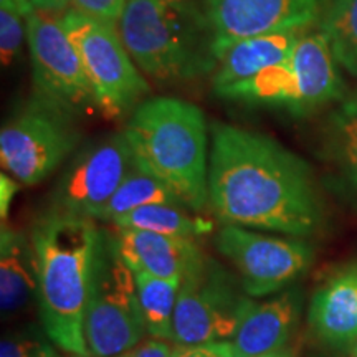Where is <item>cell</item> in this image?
Wrapping results in <instances>:
<instances>
[{
	"mask_svg": "<svg viewBox=\"0 0 357 357\" xmlns=\"http://www.w3.org/2000/svg\"><path fill=\"white\" fill-rule=\"evenodd\" d=\"M215 247L240 276L250 298L281 291L310 268L312 248L303 240L263 235L243 227L225 225Z\"/></svg>",
	"mask_w": 357,
	"mask_h": 357,
	"instance_id": "8fae6325",
	"label": "cell"
},
{
	"mask_svg": "<svg viewBox=\"0 0 357 357\" xmlns=\"http://www.w3.org/2000/svg\"><path fill=\"white\" fill-rule=\"evenodd\" d=\"M147 334L160 341L174 336V314L182 280H167L146 271H132Z\"/></svg>",
	"mask_w": 357,
	"mask_h": 357,
	"instance_id": "ffe728a7",
	"label": "cell"
},
{
	"mask_svg": "<svg viewBox=\"0 0 357 357\" xmlns=\"http://www.w3.org/2000/svg\"><path fill=\"white\" fill-rule=\"evenodd\" d=\"M0 357H58L55 349L38 337L13 336L2 341Z\"/></svg>",
	"mask_w": 357,
	"mask_h": 357,
	"instance_id": "d4e9b609",
	"label": "cell"
},
{
	"mask_svg": "<svg viewBox=\"0 0 357 357\" xmlns=\"http://www.w3.org/2000/svg\"><path fill=\"white\" fill-rule=\"evenodd\" d=\"M19 190V184L13 182L6 172L0 176V215H2V222H6V217L8 215V208H10L12 199L15 192Z\"/></svg>",
	"mask_w": 357,
	"mask_h": 357,
	"instance_id": "83f0119b",
	"label": "cell"
},
{
	"mask_svg": "<svg viewBox=\"0 0 357 357\" xmlns=\"http://www.w3.org/2000/svg\"><path fill=\"white\" fill-rule=\"evenodd\" d=\"M215 95L255 108L307 116L344 100L347 89L341 66L323 33L314 26L303 35L287 60L247 82L215 89Z\"/></svg>",
	"mask_w": 357,
	"mask_h": 357,
	"instance_id": "5b68a950",
	"label": "cell"
},
{
	"mask_svg": "<svg viewBox=\"0 0 357 357\" xmlns=\"http://www.w3.org/2000/svg\"><path fill=\"white\" fill-rule=\"evenodd\" d=\"M250 296L217 261L204 257L182 278L174 314L177 346L231 341Z\"/></svg>",
	"mask_w": 357,
	"mask_h": 357,
	"instance_id": "9c48e42d",
	"label": "cell"
},
{
	"mask_svg": "<svg viewBox=\"0 0 357 357\" xmlns=\"http://www.w3.org/2000/svg\"><path fill=\"white\" fill-rule=\"evenodd\" d=\"M102 238L105 231L95 218L58 208L32 234L43 329L53 344L71 356L88 357L83 321Z\"/></svg>",
	"mask_w": 357,
	"mask_h": 357,
	"instance_id": "7a4b0ae2",
	"label": "cell"
},
{
	"mask_svg": "<svg viewBox=\"0 0 357 357\" xmlns=\"http://www.w3.org/2000/svg\"><path fill=\"white\" fill-rule=\"evenodd\" d=\"M32 6L40 12L63 13L70 8V0H30Z\"/></svg>",
	"mask_w": 357,
	"mask_h": 357,
	"instance_id": "f1b7e54d",
	"label": "cell"
},
{
	"mask_svg": "<svg viewBox=\"0 0 357 357\" xmlns=\"http://www.w3.org/2000/svg\"><path fill=\"white\" fill-rule=\"evenodd\" d=\"M147 334L132 271L105 231L83 321L88 357H116Z\"/></svg>",
	"mask_w": 357,
	"mask_h": 357,
	"instance_id": "52a82bcc",
	"label": "cell"
},
{
	"mask_svg": "<svg viewBox=\"0 0 357 357\" xmlns=\"http://www.w3.org/2000/svg\"><path fill=\"white\" fill-rule=\"evenodd\" d=\"M351 357H357V342L354 344V347H352V352H351Z\"/></svg>",
	"mask_w": 357,
	"mask_h": 357,
	"instance_id": "4dcf8cb0",
	"label": "cell"
},
{
	"mask_svg": "<svg viewBox=\"0 0 357 357\" xmlns=\"http://www.w3.org/2000/svg\"><path fill=\"white\" fill-rule=\"evenodd\" d=\"M111 243L131 271L167 280H182L205 257L195 240L177 238L154 231L114 227Z\"/></svg>",
	"mask_w": 357,
	"mask_h": 357,
	"instance_id": "5bb4252c",
	"label": "cell"
},
{
	"mask_svg": "<svg viewBox=\"0 0 357 357\" xmlns=\"http://www.w3.org/2000/svg\"><path fill=\"white\" fill-rule=\"evenodd\" d=\"M208 205L225 225L307 236L323 208L311 167L265 134L211 124Z\"/></svg>",
	"mask_w": 357,
	"mask_h": 357,
	"instance_id": "6da1fadb",
	"label": "cell"
},
{
	"mask_svg": "<svg viewBox=\"0 0 357 357\" xmlns=\"http://www.w3.org/2000/svg\"><path fill=\"white\" fill-rule=\"evenodd\" d=\"M129 0H70L71 10L118 26Z\"/></svg>",
	"mask_w": 357,
	"mask_h": 357,
	"instance_id": "cb8c5ba5",
	"label": "cell"
},
{
	"mask_svg": "<svg viewBox=\"0 0 357 357\" xmlns=\"http://www.w3.org/2000/svg\"><path fill=\"white\" fill-rule=\"evenodd\" d=\"M155 204L184 205L164 182L134 164L121 185L118 187L113 197L98 215V220L113 222L114 218L126 215L136 208Z\"/></svg>",
	"mask_w": 357,
	"mask_h": 357,
	"instance_id": "44dd1931",
	"label": "cell"
},
{
	"mask_svg": "<svg viewBox=\"0 0 357 357\" xmlns=\"http://www.w3.org/2000/svg\"><path fill=\"white\" fill-rule=\"evenodd\" d=\"M300 294L294 289L271 300H250L231 337L235 357H260L284 349L300 318Z\"/></svg>",
	"mask_w": 357,
	"mask_h": 357,
	"instance_id": "9a60e30c",
	"label": "cell"
},
{
	"mask_svg": "<svg viewBox=\"0 0 357 357\" xmlns=\"http://www.w3.org/2000/svg\"><path fill=\"white\" fill-rule=\"evenodd\" d=\"M260 357H294V352H293V351H289V349H281V351L271 352V354L260 356Z\"/></svg>",
	"mask_w": 357,
	"mask_h": 357,
	"instance_id": "f546056e",
	"label": "cell"
},
{
	"mask_svg": "<svg viewBox=\"0 0 357 357\" xmlns=\"http://www.w3.org/2000/svg\"><path fill=\"white\" fill-rule=\"evenodd\" d=\"M316 26L337 65L357 77V0H329Z\"/></svg>",
	"mask_w": 357,
	"mask_h": 357,
	"instance_id": "7402d4cb",
	"label": "cell"
},
{
	"mask_svg": "<svg viewBox=\"0 0 357 357\" xmlns=\"http://www.w3.org/2000/svg\"><path fill=\"white\" fill-rule=\"evenodd\" d=\"M310 324L321 341L333 347L357 342V266H349L329 278L314 293Z\"/></svg>",
	"mask_w": 357,
	"mask_h": 357,
	"instance_id": "2e32d148",
	"label": "cell"
},
{
	"mask_svg": "<svg viewBox=\"0 0 357 357\" xmlns=\"http://www.w3.org/2000/svg\"><path fill=\"white\" fill-rule=\"evenodd\" d=\"M185 205L155 204L114 218V227L154 231V234L195 240L212 230V222L190 215Z\"/></svg>",
	"mask_w": 357,
	"mask_h": 357,
	"instance_id": "d6986e66",
	"label": "cell"
},
{
	"mask_svg": "<svg viewBox=\"0 0 357 357\" xmlns=\"http://www.w3.org/2000/svg\"><path fill=\"white\" fill-rule=\"evenodd\" d=\"M134 164L123 131L98 139L84 147L60 177L53 202L58 211L98 220Z\"/></svg>",
	"mask_w": 357,
	"mask_h": 357,
	"instance_id": "7c38bea8",
	"label": "cell"
},
{
	"mask_svg": "<svg viewBox=\"0 0 357 357\" xmlns=\"http://www.w3.org/2000/svg\"><path fill=\"white\" fill-rule=\"evenodd\" d=\"M172 349L174 347L169 346L167 341H160V339L151 337L139 342L137 346H134L132 349L123 352V354L116 357H171Z\"/></svg>",
	"mask_w": 357,
	"mask_h": 357,
	"instance_id": "4316f807",
	"label": "cell"
},
{
	"mask_svg": "<svg viewBox=\"0 0 357 357\" xmlns=\"http://www.w3.org/2000/svg\"><path fill=\"white\" fill-rule=\"evenodd\" d=\"M38 289L37 253L32 240L2 227L0 236V306L3 316L25 310Z\"/></svg>",
	"mask_w": 357,
	"mask_h": 357,
	"instance_id": "ac0fdd59",
	"label": "cell"
},
{
	"mask_svg": "<svg viewBox=\"0 0 357 357\" xmlns=\"http://www.w3.org/2000/svg\"><path fill=\"white\" fill-rule=\"evenodd\" d=\"M307 30L311 29L283 30L235 43L223 53L215 73L212 75L213 91L247 82L270 66L287 60Z\"/></svg>",
	"mask_w": 357,
	"mask_h": 357,
	"instance_id": "e0dca14e",
	"label": "cell"
},
{
	"mask_svg": "<svg viewBox=\"0 0 357 357\" xmlns=\"http://www.w3.org/2000/svg\"><path fill=\"white\" fill-rule=\"evenodd\" d=\"M83 68L95 93L98 113L106 119L131 116L147 100L151 86L129 55L118 26L75 10L61 13Z\"/></svg>",
	"mask_w": 357,
	"mask_h": 357,
	"instance_id": "8992f818",
	"label": "cell"
},
{
	"mask_svg": "<svg viewBox=\"0 0 357 357\" xmlns=\"http://www.w3.org/2000/svg\"><path fill=\"white\" fill-rule=\"evenodd\" d=\"M77 116L33 93L0 131V162L17 182L37 185L82 139Z\"/></svg>",
	"mask_w": 357,
	"mask_h": 357,
	"instance_id": "ba28073f",
	"label": "cell"
},
{
	"mask_svg": "<svg viewBox=\"0 0 357 357\" xmlns=\"http://www.w3.org/2000/svg\"><path fill=\"white\" fill-rule=\"evenodd\" d=\"M26 45L32 61L33 93L77 118L98 111L82 58L66 33L60 13L37 8L26 13Z\"/></svg>",
	"mask_w": 357,
	"mask_h": 357,
	"instance_id": "30bf717a",
	"label": "cell"
},
{
	"mask_svg": "<svg viewBox=\"0 0 357 357\" xmlns=\"http://www.w3.org/2000/svg\"><path fill=\"white\" fill-rule=\"evenodd\" d=\"M218 61L242 40L283 30L314 29L329 0H202Z\"/></svg>",
	"mask_w": 357,
	"mask_h": 357,
	"instance_id": "4fadbf2b",
	"label": "cell"
},
{
	"mask_svg": "<svg viewBox=\"0 0 357 357\" xmlns=\"http://www.w3.org/2000/svg\"><path fill=\"white\" fill-rule=\"evenodd\" d=\"M58 357H60V356H58ZM71 357H78V356H71Z\"/></svg>",
	"mask_w": 357,
	"mask_h": 357,
	"instance_id": "1f68e13d",
	"label": "cell"
},
{
	"mask_svg": "<svg viewBox=\"0 0 357 357\" xmlns=\"http://www.w3.org/2000/svg\"><path fill=\"white\" fill-rule=\"evenodd\" d=\"M124 136L134 160L164 182L185 207L208 204V136L202 109L172 96L147 98L129 116Z\"/></svg>",
	"mask_w": 357,
	"mask_h": 357,
	"instance_id": "3957f363",
	"label": "cell"
},
{
	"mask_svg": "<svg viewBox=\"0 0 357 357\" xmlns=\"http://www.w3.org/2000/svg\"><path fill=\"white\" fill-rule=\"evenodd\" d=\"M171 357H235V354L230 341H213L204 344H176Z\"/></svg>",
	"mask_w": 357,
	"mask_h": 357,
	"instance_id": "484cf974",
	"label": "cell"
},
{
	"mask_svg": "<svg viewBox=\"0 0 357 357\" xmlns=\"http://www.w3.org/2000/svg\"><path fill=\"white\" fill-rule=\"evenodd\" d=\"M331 131L339 162L357 189V88L339 101L331 116Z\"/></svg>",
	"mask_w": 357,
	"mask_h": 357,
	"instance_id": "603a6c76",
	"label": "cell"
},
{
	"mask_svg": "<svg viewBox=\"0 0 357 357\" xmlns=\"http://www.w3.org/2000/svg\"><path fill=\"white\" fill-rule=\"evenodd\" d=\"M118 32L137 68L155 83H189L218 66L202 0H129Z\"/></svg>",
	"mask_w": 357,
	"mask_h": 357,
	"instance_id": "277c9868",
	"label": "cell"
}]
</instances>
